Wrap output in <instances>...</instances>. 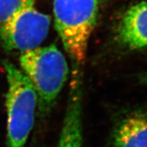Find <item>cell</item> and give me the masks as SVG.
Listing matches in <instances>:
<instances>
[{
  "label": "cell",
  "instance_id": "6da1fadb",
  "mask_svg": "<svg viewBox=\"0 0 147 147\" xmlns=\"http://www.w3.org/2000/svg\"><path fill=\"white\" fill-rule=\"evenodd\" d=\"M20 69L33 86L41 117L50 113L69 76L67 58L55 44L39 47L20 55Z\"/></svg>",
  "mask_w": 147,
  "mask_h": 147
},
{
  "label": "cell",
  "instance_id": "7a4b0ae2",
  "mask_svg": "<svg viewBox=\"0 0 147 147\" xmlns=\"http://www.w3.org/2000/svg\"><path fill=\"white\" fill-rule=\"evenodd\" d=\"M101 2L102 0H53L55 27L73 69L81 70L84 64Z\"/></svg>",
  "mask_w": 147,
  "mask_h": 147
},
{
  "label": "cell",
  "instance_id": "3957f363",
  "mask_svg": "<svg viewBox=\"0 0 147 147\" xmlns=\"http://www.w3.org/2000/svg\"><path fill=\"white\" fill-rule=\"evenodd\" d=\"M7 81V147H26L33 129L38 100L31 82L14 63L4 61Z\"/></svg>",
  "mask_w": 147,
  "mask_h": 147
},
{
  "label": "cell",
  "instance_id": "277c9868",
  "mask_svg": "<svg viewBox=\"0 0 147 147\" xmlns=\"http://www.w3.org/2000/svg\"><path fill=\"white\" fill-rule=\"evenodd\" d=\"M37 0H20L17 8L0 28V40L9 52L19 53L40 47L48 36L49 16L37 7Z\"/></svg>",
  "mask_w": 147,
  "mask_h": 147
},
{
  "label": "cell",
  "instance_id": "5b68a950",
  "mask_svg": "<svg viewBox=\"0 0 147 147\" xmlns=\"http://www.w3.org/2000/svg\"><path fill=\"white\" fill-rule=\"evenodd\" d=\"M82 75L73 73L67 108L57 147H83Z\"/></svg>",
  "mask_w": 147,
  "mask_h": 147
},
{
  "label": "cell",
  "instance_id": "8992f818",
  "mask_svg": "<svg viewBox=\"0 0 147 147\" xmlns=\"http://www.w3.org/2000/svg\"><path fill=\"white\" fill-rule=\"evenodd\" d=\"M116 36L120 46L127 50L147 49V2L134 4L123 13Z\"/></svg>",
  "mask_w": 147,
  "mask_h": 147
},
{
  "label": "cell",
  "instance_id": "52a82bcc",
  "mask_svg": "<svg viewBox=\"0 0 147 147\" xmlns=\"http://www.w3.org/2000/svg\"><path fill=\"white\" fill-rule=\"evenodd\" d=\"M111 147H147V109L127 113L114 125Z\"/></svg>",
  "mask_w": 147,
  "mask_h": 147
},
{
  "label": "cell",
  "instance_id": "ba28073f",
  "mask_svg": "<svg viewBox=\"0 0 147 147\" xmlns=\"http://www.w3.org/2000/svg\"><path fill=\"white\" fill-rule=\"evenodd\" d=\"M20 0H0V28L16 10Z\"/></svg>",
  "mask_w": 147,
  "mask_h": 147
},
{
  "label": "cell",
  "instance_id": "9c48e42d",
  "mask_svg": "<svg viewBox=\"0 0 147 147\" xmlns=\"http://www.w3.org/2000/svg\"><path fill=\"white\" fill-rule=\"evenodd\" d=\"M139 79H140V82L141 84H144V85H147V72L140 75V77H139Z\"/></svg>",
  "mask_w": 147,
  "mask_h": 147
}]
</instances>
